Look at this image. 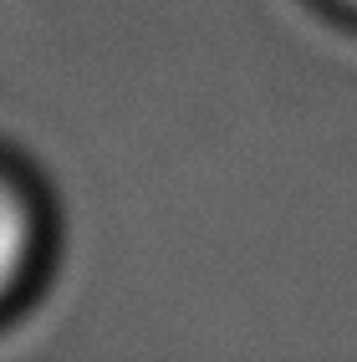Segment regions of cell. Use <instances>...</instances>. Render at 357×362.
Instances as JSON below:
<instances>
[{"label":"cell","instance_id":"obj_1","mask_svg":"<svg viewBox=\"0 0 357 362\" xmlns=\"http://www.w3.org/2000/svg\"><path fill=\"white\" fill-rule=\"evenodd\" d=\"M41 245V225H36V204L6 168H0V306L16 296V286L26 281L31 260Z\"/></svg>","mask_w":357,"mask_h":362},{"label":"cell","instance_id":"obj_2","mask_svg":"<svg viewBox=\"0 0 357 362\" xmlns=\"http://www.w3.org/2000/svg\"><path fill=\"white\" fill-rule=\"evenodd\" d=\"M342 6H357V0H342Z\"/></svg>","mask_w":357,"mask_h":362}]
</instances>
